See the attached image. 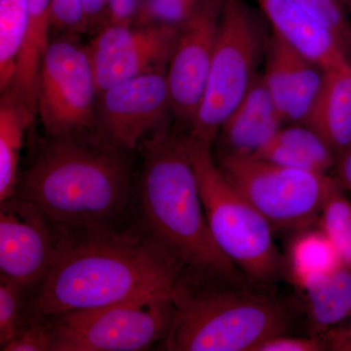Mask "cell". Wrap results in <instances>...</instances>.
<instances>
[{
    "instance_id": "cell-1",
    "label": "cell",
    "mask_w": 351,
    "mask_h": 351,
    "mask_svg": "<svg viewBox=\"0 0 351 351\" xmlns=\"http://www.w3.org/2000/svg\"><path fill=\"white\" fill-rule=\"evenodd\" d=\"M182 272L177 258L143 230L64 232L54 263L25 309V322L171 295Z\"/></svg>"
},
{
    "instance_id": "cell-2",
    "label": "cell",
    "mask_w": 351,
    "mask_h": 351,
    "mask_svg": "<svg viewBox=\"0 0 351 351\" xmlns=\"http://www.w3.org/2000/svg\"><path fill=\"white\" fill-rule=\"evenodd\" d=\"M131 154L97 131L48 138L16 195L64 232L115 228L129 203Z\"/></svg>"
},
{
    "instance_id": "cell-3",
    "label": "cell",
    "mask_w": 351,
    "mask_h": 351,
    "mask_svg": "<svg viewBox=\"0 0 351 351\" xmlns=\"http://www.w3.org/2000/svg\"><path fill=\"white\" fill-rule=\"evenodd\" d=\"M138 201L143 232L200 282L239 287L242 272L213 239L184 134L168 130L147 138Z\"/></svg>"
},
{
    "instance_id": "cell-4",
    "label": "cell",
    "mask_w": 351,
    "mask_h": 351,
    "mask_svg": "<svg viewBox=\"0 0 351 351\" xmlns=\"http://www.w3.org/2000/svg\"><path fill=\"white\" fill-rule=\"evenodd\" d=\"M171 297L174 315L157 350L255 351L287 326L278 302L239 287L199 282L182 274Z\"/></svg>"
},
{
    "instance_id": "cell-5",
    "label": "cell",
    "mask_w": 351,
    "mask_h": 351,
    "mask_svg": "<svg viewBox=\"0 0 351 351\" xmlns=\"http://www.w3.org/2000/svg\"><path fill=\"white\" fill-rule=\"evenodd\" d=\"M184 138L215 242L253 282L276 280L282 262L269 221L228 179L215 161L211 145L189 133Z\"/></svg>"
},
{
    "instance_id": "cell-6",
    "label": "cell",
    "mask_w": 351,
    "mask_h": 351,
    "mask_svg": "<svg viewBox=\"0 0 351 351\" xmlns=\"http://www.w3.org/2000/svg\"><path fill=\"white\" fill-rule=\"evenodd\" d=\"M262 17L243 0H226L204 95L189 134L213 144L258 75L269 40Z\"/></svg>"
},
{
    "instance_id": "cell-7",
    "label": "cell",
    "mask_w": 351,
    "mask_h": 351,
    "mask_svg": "<svg viewBox=\"0 0 351 351\" xmlns=\"http://www.w3.org/2000/svg\"><path fill=\"white\" fill-rule=\"evenodd\" d=\"M172 294L44 317L53 351H142L165 338L174 315Z\"/></svg>"
},
{
    "instance_id": "cell-8",
    "label": "cell",
    "mask_w": 351,
    "mask_h": 351,
    "mask_svg": "<svg viewBox=\"0 0 351 351\" xmlns=\"http://www.w3.org/2000/svg\"><path fill=\"white\" fill-rule=\"evenodd\" d=\"M219 166L272 228L297 230L319 217L338 180L257 156H219Z\"/></svg>"
},
{
    "instance_id": "cell-9",
    "label": "cell",
    "mask_w": 351,
    "mask_h": 351,
    "mask_svg": "<svg viewBox=\"0 0 351 351\" xmlns=\"http://www.w3.org/2000/svg\"><path fill=\"white\" fill-rule=\"evenodd\" d=\"M98 95L87 46L71 36L50 43L38 84V113L47 138L96 131Z\"/></svg>"
},
{
    "instance_id": "cell-10",
    "label": "cell",
    "mask_w": 351,
    "mask_h": 351,
    "mask_svg": "<svg viewBox=\"0 0 351 351\" xmlns=\"http://www.w3.org/2000/svg\"><path fill=\"white\" fill-rule=\"evenodd\" d=\"M99 96L96 131L123 151L133 152L147 138L169 129L173 110L167 71L131 78Z\"/></svg>"
},
{
    "instance_id": "cell-11",
    "label": "cell",
    "mask_w": 351,
    "mask_h": 351,
    "mask_svg": "<svg viewBox=\"0 0 351 351\" xmlns=\"http://www.w3.org/2000/svg\"><path fill=\"white\" fill-rule=\"evenodd\" d=\"M64 232L43 210L15 195L0 202V272L25 291L38 287L55 262Z\"/></svg>"
},
{
    "instance_id": "cell-12",
    "label": "cell",
    "mask_w": 351,
    "mask_h": 351,
    "mask_svg": "<svg viewBox=\"0 0 351 351\" xmlns=\"http://www.w3.org/2000/svg\"><path fill=\"white\" fill-rule=\"evenodd\" d=\"M182 25H108L87 46L99 94L137 76L167 71Z\"/></svg>"
},
{
    "instance_id": "cell-13",
    "label": "cell",
    "mask_w": 351,
    "mask_h": 351,
    "mask_svg": "<svg viewBox=\"0 0 351 351\" xmlns=\"http://www.w3.org/2000/svg\"><path fill=\"white\" fill-rule=\"evenodd\" d=\"M225 2L203 0L195 15L182 25L168 64L173 114L189 128L204 95Z\"/></svg>"
},
{
    "instance_id": "cell-14",
    "label": "cell",
    "mask_w": 351,
    "mask_h": 351,
    "mask_svg": "<svg viewBox=\"0 0 351 351\" xmlns=\"http://www.w3.org/2000/svg\"><path fill=\"white\" fill-rule=\"evenodd\" d=\"M265 57L263 78L284 123L306 124L322 89L324 69L274 32Z\"/></svg>"
},
{
    "instance_id": "cell-15",
    "label": "cell",
    "mask_w": 351,
    "mask_h": 351,
    "mask_svg": "<svg viewBox=\"0 0 351 351\" xmlns=\"http://www.w3.org/2000/svg\"><path fill=\"white\" fill-rule=\"evenodd\" d=\"M278 34L325 71L350 63L348 47L295 0H256Z\"/></svg>"
},
{
    "instance_id": "cell-16",
    "label": "cell",
    "mask_w": 351,
    "mask_h": 351,
    "mask_svg": "<svg viewBox=\"0 0 351 351\" xmlns=\"http://www.w3.org/2000/svg\"><path fill=\"white\" fill-rule=\"evenodd\" d=\"M284 121L263 73L219 129V156H255L282 128Z\"/></svg>"
},
{
    "instance_id": "cell-17",
    "label": "cell",
    "mask_w": 351,
    "mask_h": 351,
    "mask_svg": "<svg viewBox=\"0 0 351 351\" xmlns=\"http://www.w3.org/2000/svg\"><path fill=\"white\" fill-rule=\"evenodd\" d=\"M306 125L324 138L336 156L351 145V63L325 71L322 89Z\"/></svg>"
},
{
    "instance_id": "cell-18",
    "label": "cell",
    "mask_w": 351,
    "mask_h": 351,
    "mask_svg": "<svg viewBox=\"0 0 351 351\" xmlns=\"http://www.w3.org/2000/svg\"><path fill=\"white\" fill-rule=\"evenodd\" d=\"M51 8L52 0H29L27 31L9 88L25 104L34 119L38 113L39 69L50 43Z\"/></svg>"
},
{
    "instance_id": "cell-19",
    "label": "cell",
    "mask_w": 351,
    "mask_h": 351,
    "mask_svg": "<svg viewBox=\"0 0 351 351\" xmlns=\"http://www.w3.org/2000/svg\"><path fill=\"white\" fill-rule=\"evenodd\" d=\"M255 156L270 162L328 174L337 156L317 132L304 124L282 127Z\"/></svg>"
},
{
    "instance_id": "cell-20",
    "label": "cell",
    "mask_w": 351,
    "mask_h": 351,
    "mask_svg": "<svg viewBox=\"0 0 351 351\" xmlns=\"http://www.w3.org/2000/svg\"><path fill=\"white\" fill-rule=\"evenodd\" d=\"M34 117L24 103L10 89L0 99V202L17 193L18 168L25 131Z\"/></svg>"
},
{
    "instance_id": "cell-21",
    "label": "cell",
    "mask_w": 351,
    "mask_h": 351,
    "mask_svg": "<svg viewBox=\"0 0 351 351\" xmlns=\"http://www.w3.org/2000/svg\"><path fill=\"white\" fill-rule=\"evenodd\" d=\"M309 315L314 329L324 331L351 315V269L341 265L306 284Z\"/></svg>"
},
{
    "instance_id": "cell-22",
    "label": "cell",
    "mask_w": 351,
    "mask_h": 351,
    "mask_svg": "<svg viewBox=\"0 0 351 351\" xmlns=\"http://www.w3.org/2000/svg\"><path fill=\"white\" fill-rule=\"evenodd\" d=\"M290 258L293 277L302 288L343 265L336 246L321 230L300 235L292 245Z\"/></svg>"
},
{
    "instance_id": "cell-23",
    "label": "cell",
    "mask_w": 351,
    "mask_h": 351,
    "mask_svg": "<svg viewBox=\"0 0 351 351\" xmlns=\"http://www.w3.org/2000/svg\"><path fill=\"white\" fill-rule=\"evenodd\" d=\"M29 0H0V90L6 91L15 75L27 31Z\"/></svg>"
},
{
    "instance_id": "cell-24",
    "label": "cell",
    "mask_w": 351,
    "mask_h": 351,
    "mask_svg": "<svg viewBox=\"0 0 351 351\" xmlns=\"http://www.w3.org/2000/svg\"><path fill=\"white\" fill-rule=\"evenodd\" d=\"M321 230L336 246L341 263L351 269V202L341 184L328 196L319 215Z\"/></svg>"
},
{
    "instance_id": "cell-25",
    "label": "cell",
    "mask_w": 351,
    "mask_h": 351,
    "mask_svg": "<svg viewBox=\"0 0 351 351\" xmlns=\"http://www.w3.org/2000/svg\"><path fill=\"white\" fill-rule=\"evenodd\" d=\"M203 0H140L136 25L180 27L198 10Z\"/></svg>"
},
{
    "instance_id": "cell-26",
    "label": "cell",
    "mask_w": 351,
    "mask_h": 351,
    "mask_svg": "<svg viewBox=\"0 0 351 351\" xmlns=\"http://www.w3.org/2000/svg\"><path fill=\"white\" fill-rule=\"evenodd\" d=\"M25 290L1 276L0 278V350L12 341L24 326Z\"/></svg>"
},
{
    "instance_id": "cell-27",
    "label": "cell",
    "mask_w": 351,
    "mask_h": 351,
    "mask_svg": "<svg viewBox=\"0 0 351 351\" xmlns=\"http://www.w3.org/2000/svg\"><path fill=\"white\" fill-rule=\"evenodd\" d=\"M350 51L351 25L343 0H295Z\"/></svg>"
},
{
    "instance_id": "cell-28",
    "label": "cell",
    "mask_w": 351,
    "mask_h": 351,
    "mask_svg": "<svg viewBox=\"0 0 351 351\" xmlns=\"http://www.w3.org/2000/svg\"><path fill=\"white\" fill-rule=\"evenodd\" d=\"M2 351H53V338L45 318L25 321L12 341Z\"/></svg>"
},
{
    "instance_id": "cell-29",
    "label": "cell",
    "mask_w": 351,
    "mask_h": 351,
    "mask_svg": "<svg viewBox=\"0 0 351 351\" xmlns=\"http://www.w3.org/2000/svg\"><path fill=\"white\" fill-rule=\"evenodd\" d=\"M51 25L64 36L87 34L82 0H52Z\"/></svg>"
},
{
    "instance_id": "cell-30",
    "label": "cell",
    "mask_w": 351,
    "mask_h": 351,
    "mask_svg": "<svg viewBox=\"0 0 351 351\" xmlns=\"http://www.w3.org/2000/svg\"><path fill=\"white\" fill-rule=\"evenodd\" d=\"M325 348L318 339L292 338L282 334L265 339L255 351H319Z\"/></svg>"
},
{
    "instance_id": "cell-31",
    "label": "cell",
    "mask_w": 351,
    "mask_h": 351,
    "mask_svg": "<svg viewBox=\"0 0 351 351\" xmlns=\"http://www.w3.org/2000/svg\"><path fill=\"white\" fill-rule=\"evenodd\" d=\"M88 32H100L110 24L108 0H82Z\"/></svg>"
},
{
    "instance_id": "cell-32",
    "label": "cell",
    "mask_w": 351,
    "mask_h": 351,
    "mask_svg": "<svg viewBox=\"0 0 351 351\" xmlns=\"http://www.w3.org/2000/svg\"><path fill=\"white\" fill-rule=\"evenodd\" d=\"M138 4L140 0H108V25H133L137 15Z\"/></svg>"
},
{
    "instance_id": "cell-33",
    "label": "cell",
    "mask_w": 351,
    "mask_h": 351,
    "mask_svg": "<svg viewBox=\"0 0 351 351\" xmlns=\"http://www.w3.org/2000/svg\"><path fill=\"white\" fill-rule=\"evenodd\" d=\"M338 181L351 193V145L337 156Z\"/></svg>"
},
{
    "instance_id": "cell-34",
    "label": "cell",
    "mask_w": 351,
    "mask_h": 351,
    "mask_svg": "<svg viewBox=\"0 0 351 351\" xmlns=\"http://www.w3.org/2000/svg\"><path fill=\"white\" fill-rule=\"evenodd\" d=\"M328 343L334 350H351V327L339 332H331Z\"/></svg>"
},
{
    "instance_id": "cell-35",
    "label": "cell",
    "mask_w": 351,
    "mask_h": 351,
    "mask_svg": "<svg viewBox=\"0 0 351 351\" xmlns=\"http://www.w3.org/2000/svg\"><path fill=\"white\" fill-rule=\"evenodd\" d=\"M343 3H345V5L346 6V8H348V10H350L351 9V0H343Z\"/></svg>"
},
{
    "instance_id": "cell-36",
    "label": "cell",
    "mask_w": 351,
    "mask_h": 351,
    "mask_svg": "<svg viewBox=\"0 0 351 351\" xmlns=\"http://www.w3.org/2000/svg\"><path fill=\"white\" fill-rule=\"evenodd\" d=\"M350 52H351V46H350Z\"/></svg>"
}]
</instances>
